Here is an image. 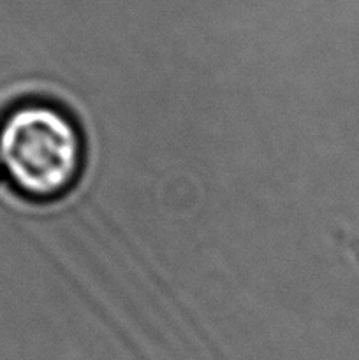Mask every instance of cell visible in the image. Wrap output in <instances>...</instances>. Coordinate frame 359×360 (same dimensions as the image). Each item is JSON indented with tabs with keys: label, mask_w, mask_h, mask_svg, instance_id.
I'll return each mask as SVG.
<instances>
[{
	"label": "cell",
	"mask_w": 359,
	"mask_h": 360,
	"mask_svg": "<svg viewBox=\"0 0 359 360\" xmlns=\"http://www.w3.org/2000/svg\"><path fill=\"white\" fill-rule=\"evenodd\" d=\"M0 165L20 195L35 202L60 199L83 171V134L62 105L21 102L0 118Z\"/></svg>",
	"instance_id": "1"
},
{
	"label": "cell",
	"mask_w": 359,
	"mask_h": 360,
	"mask_svg": "<svg viewBox=\"0 0 359 360\" xmlns=\"http://www.w3.org/2000/svg\"><path fill=\"white\" fill-rule=\"evenodd\" d=\"M2 176H4V174H2V165H0V178H2Z\"/></svg>",
	"instance_id": "2"
}]
</instances>
